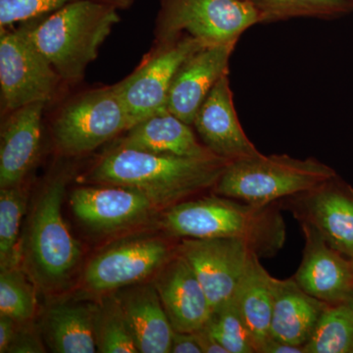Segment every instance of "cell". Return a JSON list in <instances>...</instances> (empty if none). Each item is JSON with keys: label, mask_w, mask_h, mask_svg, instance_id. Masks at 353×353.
I'll list each match as a JSON object with an SVG mask.
<instances>
[{"label": "cell", "mask_w": 353, "mask_h": 353, "mask_svg": "<svg viewBox=\"0 0 353 353\" xmlns=\"http://www.w3.org/2000/svg\"><path fill=\"white\" fill-rule=\"evenodd\" d=\"M192 127L201 143L216 157L227 161H236L261 153L241 127L228 74L209 92L197 111Z\"/></svg>", "instance_id": "obj_13"}, {"label": "cell", "mask_w": 353, "mask_h": 353, "mask_svg": "<svg viewBox=\"0 0 353 353\" xmlns=\"http://www.w3.org/2000/svg\"><path fill=\"white\" fill-rule=\"evenodd\" d=\"M141 353H170L175 333L154 284L138 285L116 296Z\"/></svg>", "instance_id": "obj_20"}, {"label": "cell", "mask_w": 353, "mask_h": 353, "mask_svg": "<svg viewBox=\"0 0 353 353\" xmlns=\"http://www.w3.org/2000/svg\"><path fill=\"white\" fill-rule=\"evenodd\" d=\"M203 46L205 44L190 36L153 43L152 50L139 66L115 83L132 127L166 110L169 92L179 69L190 55Z\"/></svg>", "instance_id": "obj_9"}, {"label": "cell", "mask_w": 353, "mask_h": 353, "mask_svg": "<svg viewBox=\"0 0 353 353\" xmlns=\"http://www.w3.org/2000/svg\"><path fill=\"white\" fill-rule=\"evenodd\" d=\"M48 103L34 102L6 114L0 141V188L21 185L41 152Z\"/></svg>", "instance_id": "obj_18"}, {"label": "cell", "mask_w": 353, "mask_h": 353, "mask_svg": "<svg viewBox=\"0 0 353 353\" xmlns=\"http://www.w3.org/2000/svg\"><path fill=\"white\" fill-rule=\"evenodd\" d=\"M26 194L22 185L0 190V269L19 266L21 221L26 211Z\"/></svg>", "instance_id": "obj_26"}, {"label": "cell", "mask_w": 353, "mask_h": 353, "mask_svg": "<svg viewBox=\"0 0 353 353\" xmlns=\"http://www.w3.org/2000/svg\"><path fill=\"white\" fill-rule=\"evenodd\" d=\"M273 290L271 338L304 347L329 303L304 292L294 278L273 277Z\"/></svg>", "instance_id": "obj_21"}, {"label": "cell", "mask_w": 353, "mask_h": 353, "mask_svg": "<svg viewBox=\"0 0 353 353\" xmlns=\"http://www.w3.org/2000/svg\"><path fill=\"white\" fill-rule=\"evenodd\" d=\"M71 167L59 163L43 183L31 213L22 256L28 271L43 289L66 282L81 259V248L62 215Z\"/></svg>", "instance_id": "obj_4"}, {"label": "cell", "mask_w": 353, "mask_h": 353, "mask_svg": "<svg viewBox=\"0 0 353 353\" xmlns=\"http://www.w3.org/2000/svg\"><path fill=\"white\" fill-rule=\"evenodd\" d=\"M305 353H352L353 310L347 303L328 304L304 345Z\"/></svg>", "instance_id": "obj_24"}, {"label": "cell", "mask_w": 353, "mask_h": 353, "mask_svg": "<svg viewBox=\"0 0 353 353\" xmlns=\"http://www.w3.org/2000/svg\"><path fill=\"white\" fill-rule=\"evenodd\" d=\"M176 252L194 269L213 311L233 299L256 254L245 241L230 238L182 239Z\"/></svg>", "instance_id": "obj_11"}, {"label": "cell", "mask_w": 353, "mask_h": 353, "mask_svg": "<svg viewBox=\"0 0 353 353\" xmlns=\"http://www.w3.org/2000/svg\"><path fill=\"white\" fill-rule=\"evenodd\" d=\"M257 353H305V352L303 347L290 345L270 336L260 345Z\"/></svg>", "instance_id": "obj_34"}, {"label": "cell", "mask_w": 353, "mask_h": 353, "mask_svg": "<svg viewBox=\"0 0 353 353\" xmlns=\"http://www.w3.org/2000/svg\"><path fill=\"white\" fill-rule=\"evenodd\" d=\"M205 328L228 353H255L252 334L234 297L213 311Z\"/></svg>", "instance_id": "obj_28"}, {"label": "cell", "mask_w": 353, "mask_h": 353, "mask_svg": "<svg viewBox=\"0 0 353 353\" xmlns=\"http://www.w3.org/2000/svg\"><path fill=\"white\" fill-rule=\"evenodd\" d=\"M75 0H0V30L43 17Z\"/></svg>", "instance_id": "obj_30"}, {"label": "cell", "mask_w": 353, "mask_h": 353, "mask_svg": "<svg viewBox=\"0 0 353 353\" xmlns=\"http://www.w3.org/2000/svg\"><path fill=\"white\" fill-rule=\"evenodd\" d=\"M353 353V352H352Z\"/></svg>", "instance_id": "obj_40"}, {"label": "cell", "mask_w": 353, "mask_h": 353, "mask_svg": "<svg viewBox=\"0 0 353 353\" xmlns=\"http://www.w3.org/2000/svg\"><path fill=\"white\" fill-rule=\"evenodd\" d=\"M230 162L112 146L85 176L94 185L138 190L157 209L169 208L214 189Z\"/></svg>", "instance_id": "obj_1"}, {"label": "cell", "mask_w": 353, "mask_h": 353, "mask_svg": "<svg viewBox=\"0 0 353 353\" xmlns=\"http://www.w3.org/2000/svg\"><path fill=\"white\" fill-rule=\"evenodd\" d=\"M236 43L206 46L190 55L172 83L167 109L192 126L201 104L223 76L229 73V62Z\"/></svg>", "instance_id": "obj_17"}, {"label": "cell", "mask_w": 353, "mask_h": 353, "mask_svg": "<svg viewBox=\"0 0 353 353\" xmlns=\"http://www.w3.org/2000/svg\"><path fill=\"white\" fill-rule=\"evenodd\" d=\"M113 146L178 157H216L197 139L192 126L168 109L130 128Z\"/></svg>", "instance_id": "obj_19"}, {"label": "cell", "mask_w": 353, "mask_h": 353, "mask_svg": "<svg viewBox=\"0 0 353 353\" xmlns=\"http://www.w3.org/2000/svg\"><path fill=\"white\" fill-rule=\"evenodd\" d=\"M0 315L16 322L29 321L34 314L36 296L20 266L0 269Z\"/></svg>", "instance_id": "obj_29"}, {"label": "cell", "mask_w": 353, "mask_h": 353, "mask_svg": "<svg viewBox=\"0 0 353 353\" xmlns=\"http://www.w3.org/2000/svg\"><path fill=\"white\" fill-rule=\"evenodd\" d=\"M94 305L57 304L43 319L46 343L57 353H94Z\"/></svg>", "instance_id": "obj_22"}, {"label": "cell", "mask_w": 353, "mask_h": 353, "mask_svg": "<svg viewBox=\"0 0 353 353\" xmlns=\"http://www.w3.org/2000/svg\"><path fill=\"white\" fill-rule=\"evenodd\" d=\"M196 334L197 341L201 345L202 353H228L224 347L216 340L205 327L194 332Z\"/></svg>", "instance_id": "obj_35"}, {"label": "cell", "mask_w": 353, "mask_h": 353, "mask_svg": "<svg viewBox=\"0 0 353 353\" xmlns=\"http://www.w3.org/2000/svg\"><path fill=\"white\" fill-rule=\"evenodd\" d=\"M345 303L350 306V308L353 310V288L352 290H350V294H348L347 301H345Z\"/></svg>", "instance_id": "obj_37"}, {"label": "cell", "mask_w": 353, "mask_h": 353, "mask_svg": "<svg viewBox=\"0 0 353 353\" xmlns=\"http://www.w3.org/2000/svg\"><path fill=\"white\" fill-rule=\"evenodd\" d=\"M281 209L279 203L254 205L214 194L165 209L161 226L174 238L236 239L260 259L272 257L287 238Z\"/></svg>", "instance_id": "obj_2"}, {"label": "cell", "mask_w": 353, "mask_h": 353, "mask_svg": "<svg viewBox=\"0 0 353 353\" xmlns=\"http://www.w3.org/2000/svg\"><path fill=\"white\" fill-rule=\"evenodd\" d=\"M303 228L305 245L294 281L311 296L323 303H345L353 288L352 260L334 250L307 224Z\"/></svg>", "instance_id": "obj_15"}, {"label": "cell", "mask_w": 353, "mask_h": 353, "mask_svg": "<svg viewBox=\"0 0 353 353\" xmlns=\"http://www.w3.org/2000/svg\"><path fill=\"white\" fill-rule=\"evenodd\" d=\"M260 13L262 23L296 17H336L350 12V0H248Z\"/></svg>", "instance_id": "obj_27"}, {"label": "cell", "mask_w": 353, "mask_h": 353, "mask_svg": "<svg viewBox=\"0 0 353 353\" xmlns=\"http://www.w3.org/2000/svg\"><path fill=\"white\" fill-rule=\"evenodd\" d=\"M108 2L109 4L117 7L118 9H128L134 3V0H101Z\"/></svg>", "instance_id": "obj_36"}, {"label": "cell", "mask_w": 353, "mask_h": 353, "mask_svg": "<svg viewBox=\"0 0 353 353\" xmlns=\"http://www.w3.org/2000/svg\"><path fill=\"white\" fill-rule=\"evenodd\" d=\"M352 263H353V259H352Z\"/></svg>", "instance_id": "obj_39"}, {"label": "cell", "mask_w": 353, "mask_h": 353, "mask_svg": "<svg viewBox=\"0 0 353 353\" xmlns=\"http://www.w3.org/2000/svg\"><path fill=\"white\" fill-rule=\"evenodd\" d=\"M350 2H352V3H353V0H350Z\"/></svg>", "instance_id": "obj_38"}, {"label": "cell", "mask_w": 353, "mask_h": 353, "mask_svg": "<svg viewBox=\"0 0 353 353\" xmlns=\"http://www.w3.org/2000/svg\"><path fill=\"white\" fill-rule=\"evenodd\" d=\"M17 324L19 323L16 322L12 318L0 315V352H8L17 334Z\"/></svg>", "instance_id": "obj_33"}, {"label": "cell", "mask_w": 353, "mask_h": 353, "mask_svg": "<svg viewBox=\"0 0 353 353\" xmlns=\"http://www.w3.org/2000/svg\"><path fill=\"white\" fill-rule=\"evenodd\" d=\"M62 82L28 36L24 26L0 30V92L6 115L34 102L54 99Z\"/></svg>", "instance_id": "obj_8"}, {"label": "cell", "mask_w": 353, "mask_h": 353, "mask_svg": "<svg viewBox=\"0 0 353 353\" xmlns=\"http://www.w3.org/2000/svg\"><path fill=\"white\" fill-rule=\"evenodd\" d=\"M234 299L254 341L255 352L270 338L273 314V277L253 255L236 288Z\"/></svg>", "instance_id": "obj_23"}, {"label": "cell", "mask_w": 353, "mask_h": 353, "mask_svg": "<svg viewBox=\"0 0 353 353\" xmlns=\"http://www.w3.org/2000/svg\"><path fill=\"white\" fill-rule=\"evenodd\" d=\"M70 203L81 222L99 232L131 226L157 209L138 190L109 185L78 188L72 192Z\"/></svg>", "instance_id": "obj_16"}, {"label": "cell", "mask_w": 353, "mask_h": 353, "mask_svg": "<svg viewBox=\"0 0 353 353\" xmlns=\"http://www.w3.org/2000/svg\"><path fill=\"white\" fill-rule=\"evenodd\" d=\"M44 352L43 343L38 334L31 330H18L15 340L9 348L12 353H41Z\"/></svg>", "instance_id": "obj_31"}, {"label": "cell", "mask_w": 353, "mask_h": 353, "mask_svg": "<svg viewBox=\"0 0 353 353\" xmlns=\"http://www.w3.org/2000/svg\"><path fill=\"white\" fill-rule=\"evenodd\" d=\"M301 224L314 228L332 248L353 259V188L338 175L278 202Z\"/></svg>", "instance_id": "obj_10"}, {"label": "cell", "mask_w": 353, "mask_h": 353, "mask_svg": "<svg viewBox=\"0 0 353 353\" xmlns=\"http://www.w3.org/2000/svg\"><path fill=\"white\" fill-rule=\"evenodd\" d=\"M159 239H137L104 250L92 259L83 274V285L90 292L123 289L152 275L176 254Z\"/></svg>", "instance_id": "obj_12"}, {"label": "cell", "mask_w": 353, "mask_h": 353, "mask_svg": "<svg viewBox=\"0 0 353 353\" xmlns=\"http://www.w3.org/2000/svg\"><path fill=\"white\" fill-rule=\"evenodd\" d=\"M174 331L194 333L206 326L213 313L194 269L176 252L159 269L154 283Z\"/></svg>", "instance_id": "obj_14"}, {"label": "cell", "mask_w": 353, "mask_h": 353, "mask_svg": "<svg viewBox=\"0 0 353 353\" xmlns=\"http://www.w3.org/2000/svg\"><path fill=\"white\" fill-rule=\"evenodd\" d=\"M261 15L248 0H162L153 43L190 36L205 46L236 43Z\"/></svg>", "instance_id": "obj_7"}, {"label": "cell", "mask_w": 353, "mask_h": 353, "mask_svg": "<svg viewBox=\"0 0 353 353\" xmlns=\"http://www.w3.org/2000/svg\"><path fill=\"white\" fill-rule=\"evenodd\" d=\"M170 353H202L196 334L175 332L172 339Z\"/></svg>", "instance_id": "obj_32"}, {"label": "cell", "mask_w": 353, "mask_h": 353, "mask_svg": "<svg viewBox=\"0 0 353 353\" xmlns=\"http://www.w3.org/2000/svg\"><path fill=\"white\" fill-rule=\"evenodd\" d=\"M132 127L115 85L90 88L64 102L53 117L51 131L59 154L76 157L94 152Z\"/></svg>", "instance_id": "obj_6"}, {"label": "cell", "mask_w": 353, "mask_h": 353, "mask_svg": "<svg viewBox=\"0 0 353 353\" xmlns=\"http://www.w3.org/2000/svg\"><path fill=\"white\" fill-rule=\"evenodd\" d=\"M336 172L314 158L264 155L230 162L213 192L236 201L267 205L321 185Z\"/></svg>", "instance_id": "obj_5"}, {"label": "cell", "mask_w": 353, "mask_h": 353, "mask_svg": "<svg viewBox=\"0 0 353 353\" xmlns=\"http://www.w3.org/2000/svg\"><path fill=\"white\" fill-rule=\"evenodd\" d=\"M118 10L101 0H75L23 26L62 82L74 85L82 82L88 65L120 22Z\"/></svg>", "instance_id": "obj_3"}, {"label": "cell", "mask_w": 353, "mask_h": 353, "mask_svg": "<svg viewBox=\"0 0 353 353\" xmlns=\"http://www.w3.org/2000/svg\"><path fill=\"white\" fill-rule=\"evenodd\" d=\"M94 325L97 352H139L116 296L108 297L99 305H94Z\"/></svg>", "instance_id": "obj_25"}]
</instances>
